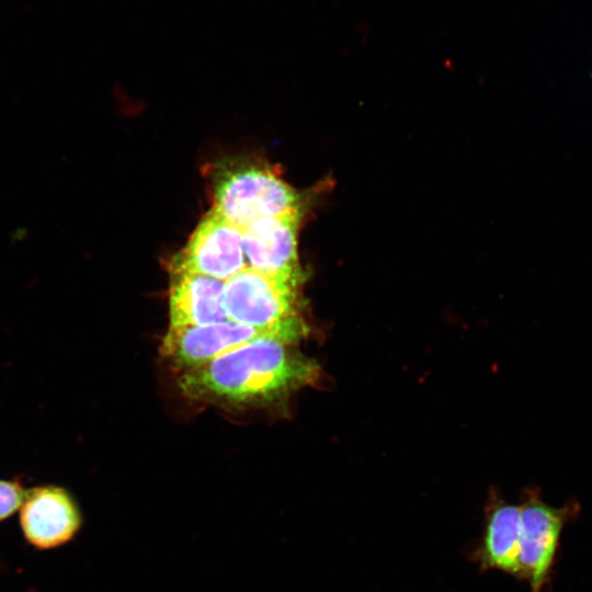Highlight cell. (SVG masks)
I'll list each match as a JSON object with an SVG mask.
<instances>
[{
    "instance_id": "cell-1",
    "label": "cell",
    "mask_w": 592,
    "mask_h": 592,
    "mask_svg": "<svg viewBox=\"0 0 592 592\" xmlns=\"http://www.w3.org/2000/svg\"><path fill=\"white\" fill-rule=\"evenodd\" d=\"M294 341L264 335L184 372L182 392L194 400L232 405L280 400L317 380L318 364L299 353Z\"/></svg>"
},
{
    "instance_id": "cell-2",
    "label": "cell",
    "mask_w": 592,
    "mask_h": 592,
    "mask_svg": "<svg viewBox=\"0 0 592 592\" xmlns=\"http://www.w3.org/2000/svg\"><path fill=\"white\" fill-rule=\"evenodd\" d=\"M300 207L299 194L261 164L234 166L221 171L215 181L212 210L241 230L259 219L301 210Z\"/></svg>"
},
{
    "instance_id": "cell-3",
    "label": "cell",
    "mask_w": 592,
    "mask_h": 592,
    "mask_svg": "<svg viewBox=\"0 0 592 592\" xmlns=\"http://www.w3.org/2000/svg\"><path fill=\"white\" fill-rule=\"evenodd\" d=\"M298 286L247 267L225 282L227 318L262 330L305 328L297 312Z\"/></svg>"
},
{
    "instance_id": "cell-4",
    "label": "cell",
    "mask_w": 592,
    "mask_h": 592,
    "mask_svg": "<svg viewBox=\"0 0 592 592\" xmlns=\"http://www.w3.org/2000/svg\"><path fill=\"white\" fill-rule=\"evenodd\" d=\"M264 335H282L297 342L306 335V327L262 330L229 319L200 326H170L160 351L184 373Z\"/></svg>"
},
{
    "instance_id": "cell-5",
    "label": "cell",
    "mask_w": 592,
    "mask_h": 592,
    "mask_svg": "<svg viewBox=\"0 0 592 592\" xmlns=\"http://www.w3.org/2000/svg\"><path fill=\"white\" fill-rule=\"evenodd\" d=\"M521 508L519 578L532 592H543L554 565L563 524L574 512L573 504L554 508L543 502L536 490H526Z\"/></svg>"
},
{
    "instance_id": "cell-6",
    "label": "cell",
    "mask_w": 592,
    "mask_h": 592,
    "mask_svg": "<svg viewBox=\"0 0 592 592\" xmlns=\"http://www.w3.org/2000/svg\"><path fill=\"white\" fill-rule=\"evenodd\" d=\"M247 267L242 230L210 209L173 259L171 271H186L226 282Z\"/></svg>"
},
{
    "instance_id": "cell-7",
    "label": "cell",
    "mask_w": 592,
    "mask_h": 592,
    "mask_svg": "<svg viewBox=\"0 0 592 592\" xmlns=\"http://www.w3.org/2000/svg\"><path fill=\"white\" fill-rule=\"evenodd\" d=\"M301 210L259 219L242 229L249 269L300 283L298 228Z\"/></svg>"
},
{
    "instance_id": "cell-8",
    "label": "cell",
    "mask_w": 592,
    "mask_h": 592,
    "mask_svg": "<svg viewBox=\"0 0 592 592\" xmlns=\"http://www.w3.org/2000/svg\"><path fill=\"white\" fill-rule=\"evenodd\" d=\"M21 526L37 548L57 547L71 539L81 526V514L66 490L48 486L26 491Z\"/></svg>"
},
{
    "instance_id": "cell-9",
    "label": "cell",
    "mask_w": 592,
    "mask_h": 592,
    "mask_svg": "<svg viewBox=\"0 0 592 592\" xmlns=\"http://www.w3.org/2000/svg\"><path fill=\"white\" fill-rule=\"evenodd\" d=\"M521 534L520 504L506 502L494 488L489 489L480 540L471 553L480 570H499L519 578Z\"/></svg>"
},
{
    "instance_id": "cell-10",
    "label": "cell",
    "mask_w": 592,
    "mask_h": 592,
    "mask_svg": "<svg viewBox=\"0 0 592 592\" xmlns=\"http://www.w3.org/2000/svg\"><path fill=\"white\" fill-rule=\"evenodd\" d=\"M225 282L186 271H172L169 292L170 326H200L228 319Z\"/></svg>"
},
{
    "instance_id": "cell-11",
    "label": "cell",
    "mask_w": 592,
    "mask_h": 592,
    "mask_svg": "<svg viewBox=\"0 0 592 592\" xmlns=\"http://www.w3.org/2000/svg\"><path fill=\"white\" fill-rule=\"evenodd\" d=\"M26 491L19 482L0 480V521L22 506Z\"/></svg>"
}]
</instances>
